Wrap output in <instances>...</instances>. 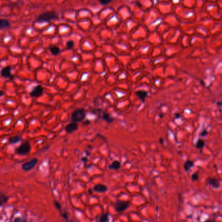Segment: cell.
<instances>
[{
  "instance_id": "obj_1",
  "label": "cell",
  "mask_w": 222,
  "mask_h": 222,
  "mask_svg": "<svg viewBox=\"0 0 222 222\" xmlns=\"http://www.w3.org/2000/svg\"><path fill=\"white\" fill-rule=\"evenodd\" d=\"M57 13L54 11H46L39 15L36 22H50L52 20L57 18Z\"/></svg>"
},
{
  "instance_id": "obj_2",
  "label": "cell",
  "mask_w": 222,
  "mask_h": 222,
  "mask_svg": "<svg viewBox=\"0 0 222 222\" xmlns=\"http://www.w3.org/2000/svg\"><path fill=\"white\" fill-rule=\"evenodd\" d=\"M86 118V110L84 108H79L74 110L72 113L71 119L73 122H81Z\"/></svg>"
},
{
  "instance_id": "obj_3",
  "label": "cell",
  "mask_w": 222,
  "mask_h": 222,
  "mask_svg": "<svg viewBox=\"0 0 222 222\" xmlns=\"http://www.w3.org/2000/svg\"><path fill=\"white\" fill-rule=\"evenodd\" d=\"M31 147L30 143L28 141H25L22 143L16 149V153L19 155H27L31 151Z\"/></svg>"
},
{
  "instance_id": "obj_4",
  "label": "cell",
  "mask_w": 222,
  "mask_h": 222,
  "mask_svg": "<svg viewBox=\"0 0 222 222\" xmlns=\"http://www.w3.org/2000/svg\"><path fill=\"white\" fill-rule=\"evenodd\" d=\"M130 203L128 201H123L120 200H117L115 205H114V208L115 211L118 213H122L123 212L126 210L130 207Z\"/></svg>"
},
{
  "instance_id": "obj_5",
  "label": "cell",
  "mask_w": 222,
  "mask_h": 222,
  "mask_svg": "<svg viewBox=\"0 0 222 222\" xmlns=\"http://www.w3.org/2000/svg\"><path fill=\"white\" fill-rule=\"evenodd\" d=\"M37 163H38V159L35 158L31 160L30 161L24 163V164H23L22 165V169L25 171H29L32 170V169L35 167L36 165L37 164Z\"/></svg>"
},
{
  "instance_id": "obj_6",
  "label": "cell",
  "mask_w": 222,
  "mask_h": 222,
  "mask_svg": "<svg viewBox=\"0 0 222 222\" xmlns=\"http://www.w3.org/2000/svg\"><path fill=\"white\" fill-rule=\"evenodd\" d=\"M43 93V88L40 85L35 86L30 92V96L33 98H38Z\"/></svg>"
},
{
  "instance_id": "obj_7",
  "label": "cell",
  "mask_w": 222,
  "mask_h": 222,
  "mask_svg": "<svg viewBox=\"0 0 222 222\" xmlns=\"http://www.w3.org/2000/svg\"><path fill=\"white\" fill-rule=\"evenodd\" d=\"M207 186H210L214 189H218L220 186V183L217 178H209L207 181Z\"/></svg>"
},
{
  "instance_id": "obj_8",
  "label": "cell",
  "mask_w": 222,
  "mask_h": 222,
  "mask_svg": "<svg viewBox=\"0 0 222 222\" xmlns=\"http://www.w3.org/2000/svg\"><path fill=\"white\" fill-rule=\"evenodd\" d=\"M11 68L9 67H7L3 68V69L0 72V74H1V76L3 78H9V79H13V76L12 74L11 73Z\"/></svg>"
},
{
  "instance_id": "obj_9",
  "label": "cell",
  "mask_w": 222,
  "mask_h": 222,
  "mask_svg": "<svg viewBox=\"0 0 222 222\" xmlns=\"http://www.w3.org/2000/svg\"><path fill=\"white\" fill-rule=\"evenodd\" d=\"M78 128V123L74 122H71L65 126V130L68 133H72L76 131Z\"/></svg>"
},
{
  "instance_id": "obj_10",
  "label": "cell",
  "mask_w": 222,
  "mask_h": 222,
  "mask_svg": "<svg viewBox=\"0 0 222 222\" xmlns=\"http://www.w3.org/2000/svg\"><path fill=\"white\" fill-rule=\"evenodd\" d=\"M108 190L106 185L102 184H98L94 186L93 188V190L98 193H105Z\"/></svg>"
},
{
  "instance_id": "obj_11",
  "label": "cell",
  "mask_w": 222,
  "mask_h": 222,
  "mask_svg": "<svg viewBox=\"0 0 222 222\" xmlns=\"http://www.w3.org/2000/svg\"><path fill=\"white\" fill-rule=\"evenodd\" d=\"M121 167V164L119 161L115 160L113 161L112 164L108 165V169H113V170H119V169Z\"/></svg>"
},
{
  "instance_id": "obj_12",
  "label": "cell",
  "mask_w": 222,
  "mask_h": 222,
  "mask_svg": "<svg viewBox=\"0 0 222 222\" xmlns=\"http://www.w3.org/2000/svg\"><path fill=\"white\" fill-rule=\"evenodd\" d=\"M136 94L137 96L139 97V99H141L143 102H144L146 97L147 96V92L145 91H143V90H139L136 92Z\"/></svg>"
},
{
  "instance_id": "obj_13",
  "label": "cell",
  "mask_w": 222,
  "mask_h": 222,
  "mask_svg": "<svg viewBox=\"0 0 222 222\" xmlns=\"http://www.w3.org/2000/svg\"><path fill=\"white\" fill-rule=\"evenodd\" d=\"M11 26L10 22L6 19L1 18L0 19V29H4L9 28Z\"/></svg>"
},
{
  "instance_id": "obj_14",
  "label": "cell",
  "mask_w": 222,
  "mask_h": 222,
  "mask_svg": "<svg viewBox=\"0 0 222 222\" xmlns=\"http://www.w3.org/2000/svg\"><path fill=\"white\" fill-rule=\"evenodd\" d=\"M194 166V162L192 160H187L184 162V169L186 171H189L190 169H192Z\"/></svg>"
},
{
  "instance_id": "obj_15",
  "label": "cell",
  "mask_w": 222,
  "mask_h": 222,
  "mask_svg": "<svg viewBox=\"0 0 222 222\" xmlns=\"http://www.w3.org/2000/svg\"><path fill=\"white\" fill-rule=\"evenodd\" d=\"M9 200V197L7 195H6L2 192H0V207H1L2 205L6 203L7 201Z\"/></svg>"
},
{
  "instance_id": "obj_16",
  "label": "cell",
  "mask_w": 222,
  "mask_h": 222,
  "mask_svg": "<svg viewBox=\"0 0 222 222\" xmlns=\"http://www.w3.org/2000/svg\"><path fill=\"white\" fill-rule=\"evenodd\" d=\"M99 222H110V214L104 213L100 216Z\"/></svg>"
},
{
  "instance_id": "obj_17",
  "label": "cell",
  "mask_w": 222,
  "mask_h": 222,
  "mask_svg": "<svg viewBox=\"0 0 222 222\" xmlns=\"http://www.w3.org/2000/svg\"><path fill=\"white\" fill-rule=\"evenodd\" d=\"M22 140V138L20 136H12L11 138H9V141L11 144H15V143H17L20 142Z\"/></svg>"
},
{
  "instance_id": "obj_18",
  "label": "cell",
  "mask_w": 222,
  "mask_h": 222,
  "mask_svg": "<svg viewBox=\"0 0 222 222\" xmlns=\"http://www.w3.org/2000/svg\"><path fill=\"white\" fill-rule=\"evenodd\" d=\"M49 49H50V51L52 54L54 55H57L58 54H59L61 52L60 48L58 46H50Z\"/></svg>"
},
{
  "instance_id": "obj_19",
  "label": "cell",
  "mask_w": 222,
  "mask_h": 222,
  "mask_svg": "<svg viewBox=\"0 0 222 222\" xmlns=\"http://www.w3.org/2000/svg\"><path fill=\"white\" fill-rule=\"evenodd\" d=\"M102 118L104 120H105L106 121H107V123H112L113 121V119L112 118V117H111L108 113H107L106 112H104L102 113Z\"/></svg>"
},
{
  "instance_id": "obj_20",
  "label": "cell",
  "mask_w": 222,
  "mask_h": 222,
  "mask_svg": "<svg viewBox=\"0 0 222 222\" xmlns=\"http://www.w3.org/2000/svg\"><path fill=\"white\" fill-rule=\"evenodd\" d=\"M195 147H196L197 149H202L205 147V141L203 139H199L196 142V144H195Z\"/></svg>"
},
{
  "instance_id": "obj_21",
  "label": "cell",
  "mask_w": 222,
  "mask_h": 222,
  "mask_svg": "<svg viewBox=\"0 0 222 222\" xmlns=\"http://www.w3.org/2000/svg\"><path fill=\"white\" fill-rule=\"evenodd\" d=\"M54 206L55 207V208H56L60 212V213H61V212H62L61 211V205L59 203V202H58L56 200H54Z\"/></svg>"
},
{
  "instance_id": "obj_22",
  "label": "cell",
  "mask_w": 222,
  "mask_h": 222,
  "mask_svg": "<svg viewBox=\"0 0 222 222\" xmlns=\"http://www.w3.org/2000/svg\"><path fill=\"white\" fill-rule=\"evenodd\" d=\"M13 222H28L25 218L23 217H16L15 218Z\"/></svg>"
},
{
  "instance_id": "obj_23",
  "label": "cell",
  "mask_w": 222,
  "mask_h": 222,
  "mask_svg": "<svg viewBox=\"0 0 222 222\" xmlns=\"http://www.w3.org/2000/svg\"><path fill=\"white\" fill-rule=\"evenodd\" d=\"M74 42L73 41H69L67 42V48L68 49H72L74 47Z\"/></svg>"
},
{
  "instance_id": "obj_24",
  "label": "cell",
  "mask_w": 222,
  "mask_h": 222,
  "mask_svg": "<svg viewBox=\"0 0 222 222\" xmlns=\"http://www.w3.org/2000/svg\"><path fill=\"white\" fill-rule=\"evenodd\" d=\"M192 179L193 181H197L199 179V175L197 173H194L192 175Z\"/></svg>"
},
{
  "instance_id": "obj_25",
  "label": "cell",
  "mask_w": 222,
  "mask_h": 222,
  "mask_svg": "<svg viewBox=\"0 0 222 222\" xmlns=\"http://www.w3.org/2000/svg\"><path fill=\"white\" fill-rule=\"evenodd\" d=\"M60 213H61V216L63 217L65 220H67V221L68 220V214L67 213H65V212H63V213H62V212H61Z\"/></svg>"
},
{
  "instance_id": "obj_26",
  "label": "cell",
  "mask_w": 222,
  "mask_h": 222,
  "mask_svg": "<svg viewBox=\"0 0 222 222\" xmlns=\"http://www.w3.org/2000/svg\"><path fill=\"white\" fill-rule=\"evenodd\" d=\"M207 134H208V132L207 130H203V131H202L200 133V135L201 136H206Z\"/></svg>"
},
{
  "instance_id": "obj_27",
  "label": "cell",
  "mask_w": 222,
  "mask_h": 222,
  "mask_svg": "<svg viewBox=\"0 0 222 222\" xmlns=\"http://www.w3.org/2000/svg\"><path fill=\"white\" fill-rule=\"evenodd\" d=\"M110 2H111V1H107H107H100V3L103 5L108 4V3H110Z\"/></svg>"
},
{
  "instance_id": "obj_28",
  "label": "cell",
  "mask_w": 222,
  "mask_h": 222,
  "mask_svg": "<svg viewBox=\"0 0 222 222\" xmlns=\"http://www.w3.org/2000/svg\"><path fill=\"white\" fill-rule=\"evenodd\" d=\"M81 161H82L84 163V164H86V162L87 161V158H86V157L82 158H81Z\"/></svg>"
},
{
  "instance_id": "obj_29",
  "label": "cell",
  "mask_w": 222,
  "mask_h": 222,
  "mask_svg": "<svg viewBox=\"0 0 222 222\" xmlns=\"http://www.w3.org/2000/svg\"><path fill=\"white\" fill-rule=\"evenodd\" d=\"M159 142L161 144H163V143H164V141H163V139H162V138H160V139Z\"/></svg>"
},
{
  "instance_id": "obj_30",
  "label": "cell",
  "mask_w": 222,
  "mask_h": 222,
  "mask_svg": "<svg viewBox=\"0 0 222 222\" xmlns=\"http://www.w3.org/2000/svg\"><path fill=\"white\" fill-rule=\"evenodd\" d=\"M3 95H4V93L2 91H0V96H2Z\"/></svg>"
},
{
  "instance_id": "obj_31",
  "label": "cell",
  "mask_w": 222,
  "mask_h": 222,
  "mask_svg": "<svg viewBox=\"0 0 222 222\" xmlns=\"http://www.w3.org/2000/svg\"><path fill=\"white\" fill-rule=\"evenodd\" d=\"M204 222H215V221H213V220H206Z\"/></svg>"
},
{
  "instance_id": "obj_32",
  "label": "cell",
  "mask_w": 222,
  "mask_h": 222,
  "mask_svg": "<svg viewBox=\"0 0 222 222\" xmlns=\"http://www.w3.org/2000/svg\"><path fill=\"white\" fill-rule=\"evenodd\" d=\"M89 194H91L93 193V191H92V190H91V189H89Z\"/></svg>"
}]
</instances>
